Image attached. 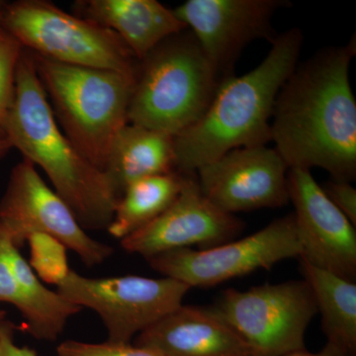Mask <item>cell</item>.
<instances>
[{
  "label": "cell",
  "instance_id": "1",
  "mask_svg": "<svg viewBox=\"0 0 356 356\" xmlns=\"http://www.w3.org/2000/svg\"><path fill=\"white\" fill-rule=\"evenodd\" d=\"M355 37L297 65L280 88L271 142L288 168H320L332 180L356 177V102L350 81Z\"/></svg>",
  "mask_w": 356,
  "mask_h": 356
},
{
  "label": "cell",
  "instance_id": "2",
  "mask_svg": "<svg viewBox=\"0 0 356 356\" xmlns=\"http://www.w3.org/2000/svg\"><path fill=\"white\" fill-rule=\"evenodd\" d=\"M303 41L299 28L287 30L254 70L222 79L203 116L175 137L177 172L195 173L232 149L271 142L274 102L298 65Z\"/></svg>",
  "mask_w": 356,
  "mask_h": 356
},
{
  "label": "cell",
  "instance_id": "3",
  "mask_svg": "<svg viewBox=\"0 0 356 356\" xmlns=\"http://www.w3.org/2000/svg\"><path fill=\"white\" fill-rule=\"evenodd\" d=\"M6 139L24 159L44 170L84 229L108 228L118 197L105 173L79 153L58 126L25 49L16 70Z\"/></svg>",
  "mask_w": 356,
  "mask_h": 356
},
{
  "label": "cell",
  "instance_id": "4",
  "mask_svg": "<svg viewBox=\"0 0 356 356\" xmlns=\"http://www.w3.org/2000/svg\"><path fill=\"white\" fill-rule=\"evenodd\" d=\"M29 53L58 126L103 172L115 138L128 124L136 76L60 64Z\"/></svg>",
  "mask_w": 356,
  "mask_h": 356
},
{
  "label": "cell",
  "instance_id": "5",
  "mask_svg": "<svg viewBox=\"0 0 356 356\" xmlns=\"http://www.w3.org/2000/svg\"><path fill=\"white\" fill-rule=\"evenodd\" d=\"M221 81L186 28L140 60L128 123L175 137L203 116Z\"/></svg>",
  "mask_w": 356,
  "mask_h": 356
},
{
  "label": "cell",
  "instance_id": "6",
  "mask_svg": "<svg viewBox=\"0 0 356 356\" xmlns=\"http://www.w3.org/2000/svg\"><path fill=\"white\" fill-rule=\"evenodd\" d=\"M1 28L25 50L60 64L137 74L139 60L118 35L53 2L6 4Z\"/></svg>",
  "mask_w": 356,
  "mask_h": 356
},
{
  "label": "cell",
  "instance_id": "7",
  "mask_svg": "<svg viewBox=\"0 0 356 356\" xmlns=\"http://www.w3.org/2000/svg\"><path fill=\"white\" fill-rule=\"evenodd\" d=\"M238 334L252 356H283L306 350L305 336L318 314L305 280L259 285L222 293L209 306Z\"/></svg>",
  "mask_w": 356,
  "mask_h": 356
},
{
  "label": "cell",
  "instance_id": "8",
  "mask_svg": "<svg viewBox=\"0 0 356 356\" xmlns=\"http://www.w3.org/2000/svg\"><path fill=\"white\" fill-rule=\"evenodd\" d=\"M191 288L170 277L138 275L88 278L70 269L58 292L70 303L95 311L108 343H130L159 318L182 305Z\"/></svg>",
  "mask_w": 356,
  "mask_h": 356
},
{
  "label": "cell",
  "instance_id": "9",
  "mask_svg": "<svg viewBox=\"0 0 356 356\" xmlns=\"http://www.w3.org/2000/svg\"><path fill=\"white\" fill-rule=\"evenodd\" d=\"M301 255L294 215L274 220L242 240L206 250L179 248L147 259L154 270L189 287H212Z\"/></svg>",
  "mask_w": 356,
  "mask_h": 356
},
{
  "label": "cell",
  "instance_id": "10",
  "mask_svg": "<svg viewBox=\"0 0 356 356\" xmlns=\"http://www.w3.org/2000/svg\"><path fill=\"white\" fill-rule=\"evenodd\" d=\"M0 225L16 247L33 233L46 234L64 243L88 267L106 261L113 248L86 234L74 212L40 177L36 166L23 159L13 168L0 202Z\"/></svg>",
  "mask_w": 356,
  "mask_h": 356
},
{
  "label": "cell",
  "instance_id": "11",
  "mask_svg": "<svg viewBox=\"0 0 356 356\" xmlns=\"http://www.w3.org/2000/svg\"><path fill=\"white\" fill-rule=\"evenodd\" d=\"M284 0H187L175 13L191 30L220 79L233 76L243 49L255 40L273 43V18Z\"/></svg>",
  "mask_w": 356,
  "mask_h": 356
},
{
  "label": "cell",
  "instance_id": "12",
  "mask_svg": "<svg viewBox=\"0 0 356 356\" xmlns=\"http://www.w3.org/2000/svg\"><path fill=\"white\" fill-rule=\"evenodd\" d=\"M288 166L275 149L238 147L196 170L206 198L222 212L283 207L289 202Z\"/></svg>",
  "mask_w": 356,
  "mask_h": 356
},
{
  "label": "cell",
  "instance_id": "13",
  "mask_svg": "<svg viewBox=\"0 0 356 356\" xmlns=\"http://www.w3.org/2000/svg\"><path fill=\"white\" fill-rule=\"evenodd\" d=\"M245 224L222 212L204 196L195 173H184L181 191L172 205L144 228L121 240L130 254L154 255L197 245L200 250L235 240Z\"/></svg>",
  "mask_w": 356,
  "mask_h": 356
},
{
  "label": "cell",
  "instance_id": "14",
  "mask_svg": "<svg viewBox=\"0 0 356 356\" xmlns=\"http://www.w3.org/2000/svg\"><path fill=\"white\" fill-rule=\"evenodd\" d=\"M287 187L301 245L299 259L355 281V227L325 195L311 170H288Z\"/></svg>",
  "mask_w": 356,
  "mask_h": 356
},
{
  "label": "cell",
  "instance_id": "15",
  "mask_svg": "<svg viewBox=\"0 0 356 356\" xmlns=\"http://www.w3.org/2000/svg\"><path fill=\"white\" fill-rule=\"evenodd\" d=\"M161 356H252L242 337L209 307L180 305L138 334Z\"/></svg>",
  "mask_w": 356,
  "mask_h": 356
},
{
  "label": "cell",
  "instance_id": "16",
  "mask_svg": "<svg viewBox=\"0 0 356 356\" xmlns=\"http://www.w3.org/2000/svg\"><path fill=\"white\" fill-rule=\"evenodd\" d=\"M74 9L79 17L118 35L139 62L163 40L186 29L175 11L156 0H83Z\"/></svg>",
  "mask_w": 356,
  "mask_h": 356
},
{
  "label": "cell",
  "instance_id": "17",
  "mask_svg": "<svg viewBox=\"0 0 356 356\" xmlns=\"http://www.w3.org/2000/svg\"><path fill=\"white\" fill-rule=\"evenodd\" d=\"M172 172L175 136L130 123L115 138L103 170L118 200L134 182Z\"/></svg>",
  "mask_w": 356,
  "mask_h": 356
},
{
  "label": "cell",
  "instance_id": "18",
  "mask_svg": "<svg viewBox=\"0 0 356 356\" xmlns=\"http://www.w3.org/2000/svg\"><path fill=\"white\" fill-rule=\"evenodd\" d=\"M310 285L327 343L350 356L356 355V283L300 259Z\"/></svg>",
  "mask_w": 356,
  "mask_h": 356
},
{
  "label": "cell",
  "instance_id": "19",
  "mask_svg": "<svg viewBox=\"0 0 356 356\" xmlns=\"http://www.w3.org/2000/svg\"><path fill=\"white\" fill-rule=\"evenodd\" d=\"M9 259L19 285L17 309L24 318V329L39 341H56L67 321L83 309L44 286L14 243L9 248Z\"/></svg>",
  "mask_w": 356,
  "mask_h": 356
},
{
  "label": "cell",
  "instance_id": "20",
  "mask_svg": "<svg viewBox=\"0 0 356 356\" xmlns=\"http://www.w3.org/2000/svg\"><path fill=\"white\" fill-rule=\"evenodd\" d=\"M184 173L172 172L143 178L129 185L117 202L107 231L118 240L144 228L177 199Z\"/></svg>",
  "mask_w": 356,
  "mask_h": 356
},
{
  "label": "cell",
  "instance_id": "21",
  "mask_svg": "<svg viewBox=\"0 0 356 356\" xmlns=\"http://www.w3.org/2000/svg\"><path fill=\"white\" fill-rule=\"evenodd\" d=\"M26 242L30 248L28 264L33 271L40 280L58 287L70 271L67 247L57 238L42 233L31 234Z\"/></svg>",
  "mask_w": 356,
  "mask_h": 356
},
{
  "label": "cell",
  "instance_id": "22",
  "mask_svg": "<svg viewBox=\"0 0 356 356\" xmlns=\"http://www.w3.org/2000/svg\"><path fill=\"white\" fill-rule=\"evenodd\" d=\"M23 47L0 28V139H6V124L15 95V77Z\"/></svg>",
  "mask_w": 356,
  "mask_h": 356
},
{
  "label": "cell",
  "instance_id": "23",
  "mask_svg": "<svg viewBox=\"0 0 356 356\" xmlns=\"http://www.w3.org/2000/svg\"><path fill=\"white\" fill-rule=\"evenodd\" d=\"M58 356H161L147 348L130 343H89L67 341L58 346Z\"/></svg>",
  "mask_w": 356,
  "mask_h": 356
},
{
  "label": "cell",
  "instance_id": "24",
  "mask_svg": "<svg viewBox=\"0 0 356 356\" xmlns=\"http://www.w3.org/2000/svg\"><path fill=\"white\" fill-rule=\"evenodd\" d=\"M13 243L8 233L0 225V303L6 302L18 308L20 302L19 285L9 259V248Z\"/></svg>",
  "mask_w": 356,
  "mask_h": 356
},
{
  "label": "cell",
  "instance_id": "25",
  "mask_svg": "<svg viewBox=\"0 0 356 356\" xmlns=\"http://www.w3.org/2000/svg\"><path fill=\"white\" fill-rule=\"evenodd\" d=\"M325 195L356 226V189L351 182L331 180L322 186Z\"/></svg>",
  "mask_w": 356,
  "mask_h": 356
},
{
  "label": "cell",
  "instance_id": "26",
  "mask_svg": "<svg viewBox=\"0 0 356 356\" xmlns=\"http://www.w3.org/2000/svg\"><path fill=\"white\" fill-rule=\"evenodd\" d=\"M14 330L13 323L0 318V356H39L31 348L15 343Z\"/></svg>",
  "mask_w": 356,
  "mask_h": 356
},
{
  "label": "cell",
  "instance_id": "27",
  "mask_svg": "<svg viewBox=\"0 0 356 356\" xmlns=\"http://www.w3.org/2000/svg\"><path fill=\"white\" fill-rule=\"evenodd\" d=\"M283 356H350L348 353H344L341 348L332 346V344L327 343L325 348L318 353H312L308 350L295 351V353H288Z\"/></svg>",
  "mask_w": 356,
  "mask_h": 356
},
{
  "label": "cell",
  "instance_id": "28",
  "mask_svg": "<svg viewBox=\"0 0 356 356\" xmlns=\"http://www.w3.org/2000/svg\"><path fill=\"white\" fill-rule=\"evenodd\" d=\"M11 149H13V146L8 140L0 139V159L4 158Z\"/></svg>",
  "mask_w": 356,
  "mask_h": 356
},
{
  "label": "cell",
  "instance_id": "29",
  "mask_svg": "<svg viewBox=\"0 0 356 356\" xmlns=\"http://www.w3.org/2000/svg\"><path fill=\"white\" fill-rule=\"evenodd\" d=\"M2 10H3V8H0V28H1Z\"/></svg>",
  "mask_w": 356,
  "mask_h": 356
},
{
  "label": "cell",
  "instance_id": "30",
  "mask_svg": "<svg viewBox=\"0 0 356 356\" xmlns=\"http://www.w3.org/2000/svg\"><path fill=\"white\" fill-rule=\"evenodd\" d=\"M4 316H6V312L0 311V318H3Z\"/></svg>",
  "mask_w": 356,
  "mask_h": 356
}]
</instances>
